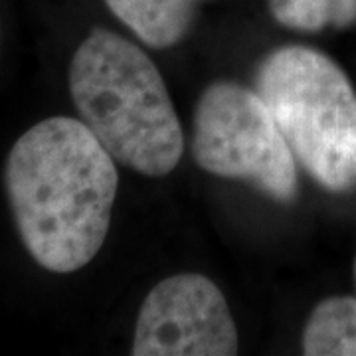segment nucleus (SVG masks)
Segmentation results:
<instances>
[{
  "mask_svg": "<svg viewBox=\"0 0 356 356\" xmlns=\"http://www.w3.org/2000/svg\"><path fill=\"white\" fill-rule=\"evenodd\" d=\"M238 348L226 297L200 273L166 277L140 305L135 356H234Z\"/></svg>",
  "mask_w": 356,
  "mask_h": 356,
  "instance_id": "39448f33",
  "label": "nucleus"
},
{
  "mask_svg": "<svg viewBox=\"0 0 356 356\" xmlns=\"http://www.w3.org/2000/svg\"><path fill=\"white\" fill-rule=\"evenodd\" d=\"M255 91L293 156L325 191H356V91L329 56L283 46L257 67Z\"/></svg>",
  "mask_w": 356,
  "mask_h": 356,
  "instance_id": "7ed1b4c3",
  "label": "nucleus"
},
{
  "mask_svg": "<svg viewBox=\"0 0 356 356\" xmlns=\"http://www.w3.org/2000/svg\"><path fill=\"white\" fill-rule=\"evenodd\" d=\"M269 10L280 24L299 32L356 24V0H269Z\"/></svg>",
  "mask_w": 356,
  "mask_h": 356,
  "instance_id": "6e6552de",
  "label": "nucleus"
},
{
  "mask_svg": "<svg viewBox=\"0 0 356 356\" xmlns=\"http://www.w3.org/2000/svg\"><path fill=\"white\" fill-rule=\"evenodd\" d=\"M303 355L356 356L355 297H329L313 309L303 331Z\"/></svg>",
  "mask_w": 356,
  "mask_h": 356,
  "instance_id": "0eeeda50",
  "label": "nucleus"
},
{
  "mask_svg": "<svg viewBox=\"0 0 356 356\" xmlns=\"http://www.w3.org/2000/svg\"><path fill=\"white\" fill-rule=\"evenodd\" d=\"M145 44L170 48L188 34L194 0H105Z\"/></svg>",
  "mask_w": 356,
  "mask_h": 356,
  "instance_id": "423d86ee",
  "label": "nucleus"
},
{
  "mask_svg": "<svg viewBox=\"0 0 356 356\" xmlns=\"http://www.w3.org/2000/svg\"><path fill=\"white\" fill-rule=\"evenodd\" d=\"M4 184L18 234L40 266L72 273L99 254L119 175L93 131L72 117H50L14 143Z\"/></svg>",
  "mask_w": 356,
  "mask_h": 356,
  "instance_id": "f257e3e1",
  "label": "nucleus"
},
{
  "mask_svg": "<svg viewBox=\"0 0 356 356\" xmlns=\"http://www.w3.org/2000/svg\"><path fill=\"white\" fill-rule=\"evenodd\" d=\"M192 156L202 170L245 180L277 202L299 192L297 161L264 97L234 81L204 89L194 111Z\"/></svg>",
  "mask_w": 356,
  "mask_h": 356,
  "instance_id": "20e7f679",
  "label": "nucleus"
},
{
  "mask_svg": "<svg viewBox=\"0 0 356 356\" xmlns=\"http://www.w3.org/2000/svg\"><path fill=\"white\" fill-rule=\"evenodd\" d=\"M355 277H356V261H355Z\"/></svg>",
  "mask_w": 356,
  "mask_h": 356,
  "instance_id": "1a4fd4ad",
  "label": "nucleus"
},
{
  "mask_svg": "<svg viewBox=\"0 0 356 356\" xmlns=\"http://www.w3.org/2000/svg\"><path fill=\"white\" fill-rule=\"evenodd\" d=\"M79 119L115 163L145 177H166L184 153V135L165 79L127 38L93 30L70 64Z\"/></svg>",
  "mask_w": 356,
  "mask_h": 356,
  "instance_id": "f03ea898",
  "label": "nucleus"
}]
</instances>
